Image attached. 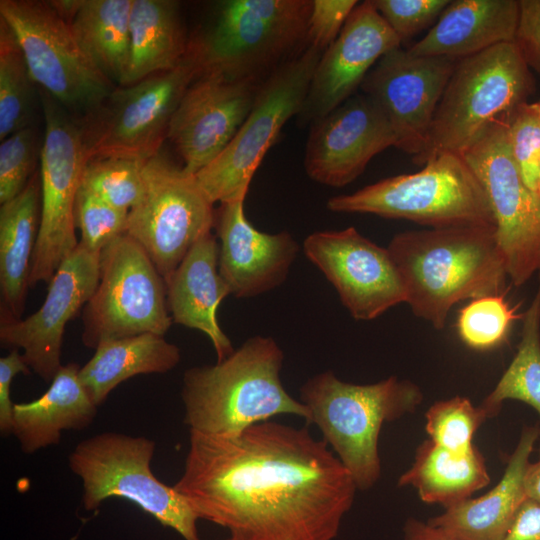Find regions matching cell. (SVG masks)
Here are the masks:
<instances>
[{
  "label": "cell",
  "mask_w": 540,
  "mask_h": 540,
  "mask_svg": "<svg viewBox=\"0 0 540 540\" xmlns=\"http://www.w3.org/2000/svg\"><path fill=\"white\" fill-rule=\"evenodd\" d=\"M174 488L235 540H334L358 490L323 439L271 420L229 437L189 431Z\"/></svg>",
  "instance_id": "1"
},
{
  "label": "cell",
  "mask_w": 540,
  "mask_h": 540,
  "mask_svg": "<svg viewBox=\"0 0 540 540\" xmlns=\"http://www.w3.org/2000/svg\"><path fill=\"white\" fill-rule=\"evenodd\" d=\"M412 312L442 329L451 308L507 291L505 262L490 224H459L395 235L387 247Z\"/></svg>",
  "instance_id": "2"
},
{
  "label": "cell",
  "mask_w": 540,
  "mask_h": 540,
  "mask_svg": "<svg viewBox=\"0 0 540 540\" xmlns=\"http://www.w3.org/2000/svg\"><path fill=\"white\" fill-rule=\"evenodd\" d=\"M284 353L268 336L256 335L214 365L189 368L181 398L189 431L236 436L282 414L310 420L308 407L283 387Z\"/></svg>",
  "instance_id": "3"
},
{
  "label": "cell",
  "mask_w": 540,
  "mask_h": 540,
  "mask_svg": "<svg viewBox=\"0 0 540 540\" xmlns=\"http://www.w3.org/2000/svg\"><path fill=\"white\" fill-rule=\"evenodd\" d=\"M422 400L415 383L396 376L361 385L325 371L300 388V401L310 411L308 424L319 428L358 490L370 489L380 478L378 441L384 423L413 413Z\"/></svg>",
  "instance_id": "4"
},
{
  "label": "cell",
  "mask_w": 540,
  "mask_h": 540,
  "mask_svg": "<svg viewBox=\"0 0 540 540\" xmlns=\"http://www.w3.org/2000/svg\"><path fill=\"white\" fill-rule=\"evenodd\" d=\"M311 6L312 0L220 1L206 27L188 42V52L200 74L258 81L307 42Z\"/></svg>",
  "instance_id": "5"
},
{
  "label": "cell",
  "mask_w": 540,
  "mask_h": 540,
  "mask_svg": "<svg viewBox=\"0 0 540 540\" xmlns=\"http://www.w3.org/2000/svg\"><path fill=\"white\" fill-rule=\"evenodd\" d=\"M536 90L531 69L514 42L459 59L437 106L427 144L413 162L462 155L496 122L528 102Z\"/></svg>",
  "instance_id": "6"
},
{
  "label": "cell",
  "mask_w": 540,
  "mask_h": 540,
  "mask_svg": "<svg viewBox=\"0 0 540 540\" xmlns=\"http://www.w3.org/2000/svg\"><path fill=\"white\" fill-rule=\"evenodd\" d=\"M336 213L406 219L431 228L459 224L495 226L486 193L461 155L444 152L415 173L382 179L327 201Z\"/></svg>",
  "instance_id": "7"
},
{
  "label": "cell",
  "mask_w": 540,
  "mask_h": 540,
  "mask_svg": "<svg viewBox=\"0 0 540 540\" xmlns=\"http://www.w3.org/2000/svg\"><path fill=\"white\" fill-rule=\"evenodd\" d=\"M155 442L144 436L103 432L79 442L68 466L82 482L81 503L86 511L106 499L123 498L175 530L184 540H201L198 517L185 499L152 472Z\"/></svg>",
  "instance_id": "8"
},
{
  "label": "cell",
  "mask_w": 540,
  "mask_h": 540,
  "mask_svg": "<svg viewBox=\"0 0 540 540\" xmlns=\"http://www.w3.org/2000/svg\"><path fill=\"white\" fill-rule=\"evenodd\" d=\"M322 53L307 45L260 82L252 108L233 139L195 174L213 204L245 201L267 151L288 120L300 113Z\"/></svg>",
  "instance_id": "9"
},
{
  "label": "cell",
  "mask_w": 540,
  "mask_h": 540,
  "mask_svg": "<svg viewBox=\"0 0 540 540\" xmlns=\"http://www.w3.org/2000/svg\"><path fill=\"white\" fill-rule=\"evenodd\" d=\"M0 18L12 30L35 85L67 111L84 116L114 90L51 1L1 0Z\"/></svg>",
  "instance_id": "10"
},
{
  "label": "cell",
  "mask_w": 540,
  "mask_h": 540,
  "mask_svg": "<svg viewBox=\"0 0 540 540\" xmlns=\"http://www.w3.org/2000/svg\"><path fill=\"white\" fill-rule=\"evenodd\" d=\"M199 74L198 64L187 51L173 69L115 87L79 119L87 160L104 156L148 160L157 154L180 100Z\"/></svg>",
  "instance_id": "11"
},
{
  "label": "cell",
  "mask_w": 540,
  "mask_h": 540,
  "mask_svg": "<svg viewBox=\"0 0 540 540\" xmlns=\"http://www.w3.org/2000/svg\"><path fill=\"white\" fill-rule=\"evenodd\" d=\"M83 344L96 349L118 338L152 333L172 325L167 286L144 248L127 233L100 253L97 288L82 312Z\"/></svg>",
  "instance_id": "12"
},
{
  "label": "cell",
  "mask_w": 540,
  "mask_h": 540,
  "mask_svg": "<svg viewBox=\"0 0 540 540\" xmlns=\"http://www.w3.org/2000/svg\"><path fill=\"white\" fill-rule=\"evenodd\" d=\"M44 140L40 153L41 218L29 287L49 283L76 249L74 207L87 162L83 131L76 119L40 90Z\"/></svg>",
  "instance_id": "13"
},
{
  "label": "cell",
  "mask_w": 540,
  "mask_h": 540,
  "mask_svg": "<svg viewBox=\"0 0 540 540\" xmlns=\"http://www.w3.org/2000/svg\"><path fill=\"white\" fill-rule=\"evenodd\" d=\"M143 177L144 194L129 211L127 234L144 248L167 283L190 248L214 228V204L195 175L161 150L145 161Z\"/></svg>",
  "instance_id": "14"
},
{
  "label": "cell",
  "mask_w": 540,
  "mask_h": 540,
  "mask_svg": "<svg viewBox=\"0 0 540 540\" xmlns=\"http://www.w3.org/2000/svg\"><path fill=\"white\" fill-rule=\"evenodd\" d=\"M510 114L461 156L486 193L508 278L519 287L534 273L540 276V200L525 184L511 155Z\"/></svg>",
  "instance_id": "15"
},
{
  "label": "cell",
  "mask_w": 540,
  "mask_h": 540,
  "mask_svg": "<svg viewBox=\"0 0 540 540\" xmlns=\"http://www.w3.org/2000/svg\"><path fill=\"white\" fill-rule=\"evenodd\" d=\"M458 59L414 56L401 47L382 56L361 84L382 111L395 147L412 159L426 147L431 124Z\"/></svg>",
  "instance_id": "16"
},
{
  "label": "cell",
  "mask_w": 540,
  "mask_h": 540,
  "mask_svg": "<svg viewBox=\"0 0 540 540\" xmlns=\"http://www.w3.org/2000/svg\"><path fill=\"white\" fill-rule=\"evenodd\" d=\"M303 251L355 320H373L406 303L405 287L388 249L354 227L314 232L304 240Z\"/></svg>",
  "instance_id": "17"
},
{
  "label": "cell",
  "mask_w": 540,
  "mask_h": 540,
  "mask_svg": "<svg viewBox=\"0 0 540 540\" xmlns=\"http://www.w3.org/2000/svg\"><path fill=\"white\" fill-rule=\"evenodd\" d=\"M100 277V254L78 243L49 282L40 308L25 319L1 310L0 340L22 349L23 359L36 375L51 382L63 366L62 343L67 323L87 304Z\"/></svg>",
  "instance_id": "18"
},
{
  "label": "cell",
  "mask_w": 540,
  "mask_h": 540,
  "mask_svg": "<svg viewBox=\"0 0 540 540\" xmlns=\"http://www.w3.org/2000/svg\"><path fill=\"white\" fill-rule=\"evenodd\" d=\"M259 84L217 73L200 74L191 83L167 134L185 171L195 175L226 148L249 114Z\"/></svg>",
  "instance_id": "19"
},
{
  "label": "cell",
  "mask_w": 540,
  "mask_h": 540,
  "mask_svg": "<svg viewBox=\"0 0 540 540\" xmlns=\"http://www.w3.org/2000/svg\"><path fill=\"white\" fill-rule=\"evenodd\" d=\"M311 124L304 167L322 185L343 187L353 182L373 157L395 147L386 117L364 93L354 94Z\"/></svg>",
  "instance_id": "20"
},
{
  "label": "cell",
  "mask_w": 540,
  "mask_h": 540,
  "mask_svg": "<svg viewBox=\"0 0 540 540\" xmlns=\"http://www.w3.org/2000/svg\"><path fill=\"white\" fill-rule=\"evenodd\" d=\"M399 47V38L373 1L358 3L336 40L320 57L297 115L299 121L312 123L356 94L379 59Z\"/></svg>",
  "instance_id": "21"
},
{
  "label": "cell",
  "mask_w": 540,
  "mask_h": 540,
  "mask_svg": "<svg viewBox=\"0 0 540 540\" xmlns=\"http://www.w3.org/2000/svg\"><path fill=\"white\" fill-rule=\"evenodd\" d=\"M244 202L220 204L214 224L219 273L237 298L254 297L280 286L299 251L289 232L272 234L255 228L246 218Z\"/></svg>",
  "instance_id": "22"
},
{
  "label": "cell",
  "mask_w": 540,
  "mask_h": 540,
  "mask_svg": "<svg viewBox=\"0 0 540 540\" xmlns=\"http://www.w3.org/2000/svg\"><path fill=\"white\" fill-rule=\"evenodd\" d=\"M539 437V426L525 427L496 486L445 508L428 523L455 540H501L527 499L524 478Z\"/></svg>",
  "instance_id": "23"
},
{
  "label": "cell",
  "mask_w": 540,
  "mask_h": 540,
  "mask_svg": "<svg viewBox=\"0 0 540 540\" xmlns=\"http://www.w3.org/2000/svg\"><path fill=\"white\" fill-rule=\"evenodd\" d=\"M218 242L212 233L197 241L167 281L168 309L174 323L207 335L217 361L233 351L217 321V309L230 290L218 269Z\"/></svg>",
  "instance_id": "24"
},
{
  "label": "cell",
  "mask_w": 540,
  "mask_h": 540,
  "mask_svg": "<svg viewBox=\"0 0 540 540\" xmlns=\"http://www.w3.org/2000/svg\"><path fill=\"white\" fill-rule=\"evenodd\" d=\"M518 18V0H452L407 51L414 56L466 58L514 42Z\"/></svg>",
  "instance_id": "25"
},
{
  "label": "cell",
  "mask_w": 540,
  "mask_h": 540,
  "mask_svg": "<svg viewBox=\"0 0 540 540\" xmlns=\"http://www.w3.org/2000/svg\"><path fill=\"white\" fill-rule=\"evenodd\" d=\"M80 366L63 365L39 398L14 404L12 434L25 454L56 445L63 431L90 426L97 408L79 378Z\"/></svg>",
  "instance_id": "26"
},
{
  "label": "cell",
  "mask_w": 540,
  "mask_h": 540,
  "mask_svg": "<svg viewBox=\"0 0 540 540\" xmlns=\"http://www.w3.org/2000/svg\"><path fill=\"white\" fill-rule=\"evenodd\" d=\"M41 218V184L34 174L24 190L0 206L1 310L24 311Z\"/></svg>",
  "instance_id": "27"
},
{
  "label": "cell",
  "mask_w": 540,
  "mask_h": 540,
  "mask_svg": "<svg viewBox=\"0 0 540 540\" xmlns=\"http://www.w3.org/2000/svg\"><path fill=\"white\" fill-rule=\"evenodd\" d=\"M132 1H51L69 24L86 55L118 86L123 83L129 62Z\"/></svg>",
  "instance_id": "28"
},
{
  "label": "cell",
  "mask_w": 540,
  "mask_h": 540,
  "mask_svg": "<svg viewBox=\"0 0 540 540\" xmlns=\"http://www.w3.org/2000/svg\"><path fill=\"white\" fill-rule=\"evenodd\" d=\"M181 360L178 346L164 336L144 333L101 343L79 370V378L96 406L122 382L153 373H166Z\"/></svg>",
  "instance_id": "29"
},
{
  "label": "cell",
  "mask_w": 540,
  "mask_h": 540,
  "mask_svg": "<svg viewBox=\"0 0 540 540\" xmlns=\"http://www.w3.org/2000/svg\"><path fill=\"white\" fill-rule=\"evenodd\" d=\"M127 71L120 86L173 69L187 54L188 42L173 0H133Z\"/></svg>",
  "instance_id": "30"
},
{
  "label": "cell",
  "mask_w": 540,
  "mask_h": 540,
  "mask_svg": "<svg viewBox=\"0 0 540 540\" xmlns=\"http://www.w3.org/2000/svg\"><path fill=\"white\" fill-rule=\"evenodd\" d=\"M489 482L484 457L476 447L456 453L427 439L417 448L410 468L399 477L398 486L413 487L423 502L448 508Z\"/></svg>",
  "instance_id": "31"
},
{
  "label": "cell",
  "mask_w": 540,
  "mask_h": 540,
  "mask_svg": "<svg viewBox=\"0 0 540 540\" xmlns=\"http://www.w3.org/2000/svg\"><path fill=\"white\" fill-rule=\"evenodd\" d=\"M522 320L517 352L481 404L488 418L496 416L506 400L524 402L540 416V276L537 293Z\"/></svg>",
  "instance_id": "32"
},
{
  "label": "cell",
  "mask_w": 540,
  "mask_h": 540,
  "mask_svg": "<svg viewBox=\"0 0 540 540\" xmlns=\"http://www.w3.org/2000/svg\"><path fill=\"white\" fill-rule=\"evenodd\" d=\"M23 52L7 23L0 18V140L29 126L33 90Z\"/></svg>",
  "instance_id": "33"
},
{
  "label": "cell",
  "mask_w": 540,
  "mask_h": 540,
  "mask_svg": "<svg viewBox=\"0 0 540 540\" xmlns=\"http://www.w3.org/2000/svg\"><path fill=\"white\" fill-rule=\"evenodd\" d=\"M146 160L104 156L87 160L81 186L115 208L130 211L142 199Z\"/></svg>",
  "instance_id": "34"
},
{
  "label": "cell",
  "mask_w": 540,
  "mask_h": 540,
  "mask_svg": "<svg viewBox=\"0 0 540 540\" xmlns=\"http://www.w3.org/2000/svg\"><path fill=\"white\" fill-rule=\"evenodd\" d=\"M506 299V291L470 300L458 314L460 339L474 350H490L504 343L515 321L523 319Z\"/></svg>",
  "instance_id": "35"
},
{
  "label": "cell",
  "mask_w": 540,
  "mask_h": 540,
  "mask_svg": "<svg viewBox=\"0 0 540 540\" xmlns=\"http://www.w3.org/2000/svg\"><path fill=\"white\" fill-rule=\"evenodd\" d=\"M429 439L452 452L470 451L477 429L488 419L486 411L461 396L435 402L425 414Z\"/></svg>",
  "instance_id": "36"
},
{
  "label": "cell",
  "mask_w": 540,
  "mask_h": 540,
  "mask_svg": "<svg viewBox=\"0 0 540 540\" xmlns=\"http://www.w3.org/2000/svg\"><path fill=\"white\" fill-rule=\"evenodd\" d=\"M128 215V211L113 207L80 186L74 207L79 243L100 254L110 242L127 233Z\"/></svg>",
  "instance_id": "37"
},
{
  "label": "cell",
  "mask_w": 540,
  "mask_h": 540,
  "mask_svg": "<svg viewBox=\"0 0 540 540\" xmlns=\"http://www.w3.org/2000/svg\"><path fill=\"white\" fill-rule=\"evenodd\" d=\"M507 138L511 155L527 187L539 199L540 102H525L509 116Z\"/></svg>",
  "instance_id": "38"
},
{
  "label": "cell",
  "mask_w": 540,
  "mask_h": 540,
  "mask_svg": "<svg viewBox=\"0 0 540 540\" xmlns=\"http://www.w3.org/2000/svg\"><path fill=\"white\" fill-rule=\"evenodd\" d=\"M38 141L35 130L28 126L14 132L0 144V204L21 193L34 171ZM41 153V152H40Z\"/></svg>",
  "instance_id": "39"
},
{
  "label": "cell",
  "mask_w": 540,
  "mask_h": 540,
  "mask_svg": "<svg viewBox=\"0 0 540 540\" xmlns=\"http://www.w3.org/2000/svg\"><path fill=\"white\" fill-rule=\"evenodd\" d=\"M401 44L431 28L450 0H372Z\"/></svg>",
  "instance_id": "40"
},
{
  "label": "cell",
  "mask_w": 540,
  "mask_h": 540,
  "mask_svg": "<svg viewBox=\"0 0 540 540\" xmlns=\"http://www.w3.org/2000/svg\"><path fill=\"white\" fill-rule=\"evenodd\" d=\"M357 4L356 0H312L308 45L324 52L336 40Z\"/></svg>",
  "instance_id": "41"
},
{
  "label": "cell",
  "mask_w": 540,
  "mask_h": 540,
  "mask_svg": "<svg viewBox=\"0 0 540 540\" xmlns=\"http://www.w3.org/2000/svg\"><path fill=\"white\" fill-rule=\"evenodd\" d=\"M514 43L528 67L540 75V0H519Z\"/></svg>",
  "instance_id": "42"
},
{
  "label": "cell",
  "mask_w": 540,
  "mask_h": 540,
  "mask_svg": "<svg viewBox=\"0 0 540 540\" xmlns=\"http://www.w3.org/2000/svg\"><path fill=\"white\" fill-rule=\"evenodd\" d=\"M30 368L18 349H13L8 355L0 358V432L7 436L13 430L14 403L11 400V385L18 374L29 375Z\"/></svg>",
  "instance_id": "43"
},
{
  "label": "cell",
  "mask_w": 540,
  "mask_h": 540,
  "mask_svg": "<svg viewBox=\"0 0 540 540\" xmlns=\"http://www.w3.org/2000/svg\"><path fill=\"white\" fill-rule=\"evenodd\" d=\"M501 540H540V503L527 498Z\"/></svg>",
  "instance_id": "44"
},
{
  "label": "cell",
  "mask_w": 540,
  "mask_h": 540,
  "mask_svg": "<svg viewBox=\"0 0 540 540\" xmlns=\"http://www.w3.org/2000/svg\"><path fill=\"white\" fill-rule=\"evenodd\" d=\"M403 540H455L430 523L408 518L403 527Z\"/></svg>",
  "instance_id": "45"
},
{
  "label": "cell",
  "mask_w": 540,
  "mask_h": 540,
  "mask_svg": "<svg viewBox=\"0 0 540 540\" xmlns=\"http://www.w3.org/2000/svg\"><path fill=\"white\" fill-rule=\"evenodd\" d=\"M524 484L527 498L540 503V459L529 463Z\"/></svg>",
  "instance_id": "46"
},
{
  "label": "cell",
  "mask_w": 540,
  "mask_h": 540,
  "mask_svg": "<svg viewBox=\"0 0 540 540\" xmlns=\"http://www.w3.org/2000/svg\"><path fill=\"white\" fill-rule=\"evenodd\" d=\"M225 540H235V539L232 538V537H229V538H227V539H225Z\"/></svg>",
  "instance_id": "47"
},
{
  "label": "cell",
  "mask_w": 540,
  "mask_h": 540,
  "mask_svg": "<svg viewBox=\"0 0 540 540\" xmlns=\"http://www.w3.org/2000/svg\"><path fill=\"white\" fill-rule=\"evenodd\" d=\"M538 101L540 102V99ZM539 200H540V191H539Z\"/></svg>",
  "instance_id": "48"
}]
</instances>
